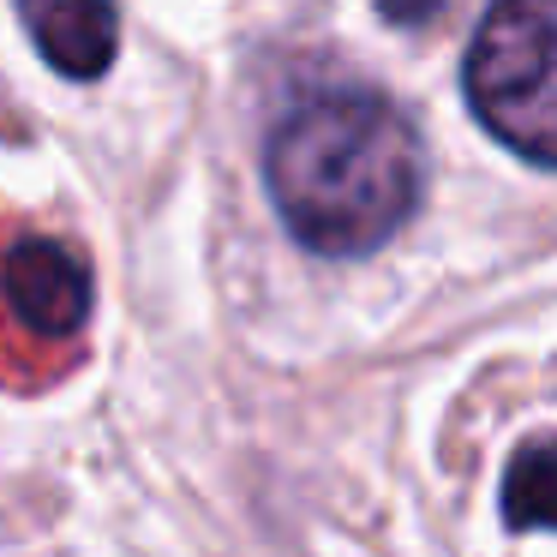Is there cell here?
<instances>
[{"label":"cell","instance_id":"6da1fadb","mask_svg":"<svg viewBox=\"0 0 557 557\" xmlns=\"http://www.w3.org/2000/svg\"><path fill=\"white\" fill-rule=\"evenodd\" d=\"M264 181L300 246L366 258L420 210L425 150L389 97L324 90L270 133Z\"/></svg>","mask_w":557,"mask_h":557},{"label":"cell","instance_id":"277c9868","mask_svg":"<svg viewBox=\"0 0 557 557\" xmlns=\"http://www.w3.org/2000/svg\"><path fill=\"white\" fill-rule=\"evenodd\" d=\"M13 7L37 37V49L49 54V66H61L66 78L109 73L114 42H121L114 0H13Z\"/></svg>","mask_w":557,"mask_h":557},{"label":"cell","instance_id":"7a4b0ae2","mask_svg":"<svg viewBox=\"0 0 557 557\" xmlns=\"http://www.w3.org/2000/svg\"><path fill=\"white\" fill-rule=\"evenodd\" d=\"M461 78L468 109L497 145L557 169V0H492Z\"/></svg>","mask_w":557,"mask_h":557},{"label":"cell","instance_id":"3957f363","mask_svg":"<svg viewBox=\"0 0 557 557\" xmlns=\"http://www.w3.org/2000/svg\"><path fill=\"white\" fill-rule=\"evenodd\" d=\"M7 306L37 336H73L90 318V270L54 240H18L7 252Z\"/></svg>","mask_w":557,"mask_h":557},{"label":"cell","instance_id":"5b68a950","mask_svg":"<svg viewBox=\"0 0 557 557\" xmlns=\"http://www.w3.org/2000/svg\"><path fill=\"white\" fill-rule=\"evenodd\" d=\"M509 528H557V437H533L504 473Z\"/></svg>","mask_w":557,"mask_h":557},{"label":"cell","instance_id":"8992f818","mask_svg":"<svg viewBox=\"0 0 557 557\" xmlns=\"http://www.w3.org/2000/svg\"><path fill=\"white\" fill-rule=\"evenodd\" d=\"M377 13H384L389 25H425V18L444 13V0H377Z\"/></svg>","mask_w":557,"mask_h":557}]
</instances>
